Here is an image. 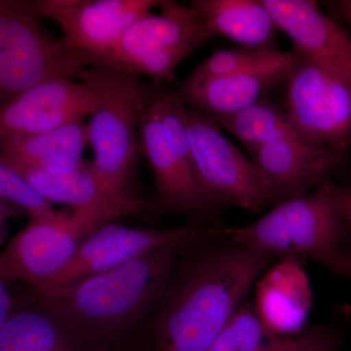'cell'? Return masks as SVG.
Wrapping results in <instances>:
<instances>
[{"label": "cell", "instance_id": "6da1fadb", "mask_svg": "<svg viewBox=\"0 0 351 351\" xmlns=\"http://www.w3.org/2000/svg\"><path fill=\"white\" fill-rule=\"evenodd\" d=\"M201 243L182 254L132 351H209L272 260L230 240Z\"/></svg>", "mask_w": 351, "mask_h": 351}, {"label": "cell", "instance_id": "7a4b0ae2", "mask_svg": "<svg viewBox=\"0 0 351 351\" xmlns=\"http://www.w3.org/2000/svg\"><path fill=\"white\" fill-rule=\"evenodd\" d=\"M188 248L147 252L103 274L34 293L36 301L80 350H130Z\"/></svg>", "mask_w": 351, "mask_h": 351}, {"label": "cell", "instance_id": "3957f363", "mask_svg": "<svg viewBox=\"0 0 351 351\" xmlns=\"http://www.w3.org/2000/svg\"><path fill=\"white\" fill-rule=\"evenodd\" d=\"M336 182L276 205L249 225L209 230L274 258L306 257L351 283V237L339 214Z\"/></svg>", "mask_w": 351, "mask_h": 351}, {"label": "cell", "instance_id": "277c9868", "mask_svg": "<svg viewBox=\"0 0 351 351\" xmlns=\"http://www.w3.org/2000/svg\"><path fill=\"white\" fill-rule=\"evenodd\" d=\"M80 80L93 88L99 100L87 123L95 172L108 193H126L124 186L141 147V115L156 92L138 76L108 66L87 68Z\"/></svg>", "mask_w": 351, "mask_h": 351}, {"label": "cell", "instance_id": "5b68a950", "mask_svg": "<svg viewBox=\"0 0 351 351\" xmlns=\"http://www.w3.org/2000/svg\"><path fill=\"white\" fill-rule=\"evenodd\" d=\"M149 207L145 200L128 195L105 206L69 208L50 218L31 219L0 251V278L23 281L36 290L63 269L97 228Z\"/></svg>", "mask_w": 351, "mask_h": 351}, {"label": "cell", "instance_id": "8992f818", "mask_svg": "<svg viewBox=\"0 0 351 351\" xmlns=\"http://www.w3.org/2000/svg\"><path fill=\"white\" fill-rule=\"evenodd\" d=\"M91 66L44 27L31 1L0 0V108L40 83L80 80Z\"/></svg>", "mask_w": 351, "mask_h": 351}, {"label": "cell", "instance_id": "52a82bcc", "mask_svg": "<svg viewBox=\"0 0 351 351\" xmlns=\"http://www.w3.org/2000/svg\"><path fill=\"white\" fill-rule=\"evenodd\" d=\"M186 106L173 92L154 93L141 115L140 145L154 172L157 196L164 207L197 213L210 206L193 168L184 122Z\"/></svg>", "mask_w": 351, "mask_h": 351}, {"label": "cell", "instance_id": "ba28073f", "mask_svg": "<svg viewBox=\"0 0 351 351\" xmlns=\"http://www.w3.org/2000/svg\"><path fill=\"white\" fill-rule=\"evenodd\" d=\"M184 122L196 180L210 205L256 213L274 205L271 184L263 171L223 135L213 119L186 108Z\"/></svg>", "mask_w": 351, "mask_h": 351}, {"label": "cell", "instance_id": "9c48e42d", "mask_svg": "<svg viewBox=\"0 0 351 351\" xmlns=\"http://www.w3.org/2000/svg\"><path fill=\"white\" fill-rule=\"evenodd\" d=\"M285 84V112L295 133L343 152L351 144V85L302 57Z\"/></svg>", "mask_w": 351, "mask_h": 351}, {"label": "cell", "instance_id": "30bf717a", "mask_svg": "<svg viewBox=\"0 0 351 351\" xmlns=\"http://www.w3.org/2000/svg\"><path fill=\"white\" fill-rule=\"evenodd\" d=\"M206 234L208 232L197 226L130 228L110 221L88 235L73 258L34 293L63 287L103 274L156 249L193 246L204 240Z\"/></svg>", "mask_w": 351, "mask_h": 351}, {"label": "cell", "instance_id": "8fae6325", "mask_svg": "<svg viewBox=\"0 0 351 351\" xmlns=\"http://www.w3.org/2000/svg\"><path fill=\"white\" fill-rule=\"evenodd\" d=\"M40 18L56 23L66 43L97 66L134 23L152 14L158 0H34Z\"/></svg>", "mask_w": 351, "mask_h": 351}, {"label": "cell", "instance_id": "7c38bea8", "mask_svg": "<svg viewBox=\"0 0 351 351\" xmlns=\"http://www.w3.org/2000/svg\"><path fill=\"white\" fill-rule=\"evenodd\" d=\"M301 56L292 51L276 49L267 59L243 71L210 80L186 76L176 86L175 96L186 108L218 120L265 99V95L287 82Z\"/></svg>", "mask_w": 351, "mask_h": 351}, {"label": "cell", "instance_id": "4fadbf2b", "mask_svg": "<svg viewBox=\"0 0 351 351\" xmlns=\"http://www.w3.org/2000/svg\"><path fill=\"white\" fill-rule=\"evenodd\" d=\"M98 101L93 88L84 82L40 83L0 108V140L39 135L82 121Z\"/></svg>", "mask_w": 351, "mask_h": 351}, {"label": "cell", "instance_id": "5bb4252c", "mask_svg": "<svg viewBox=\"0 0 351 351\" xmlns=\"http://www.w3.org/2000/svg\"><path fill=\"white\" fill-rule=\"evenodd\" d=\"M298 54L351 85V34L308 0H262Z\"/></svg>", "mask_w": 351, "mask_h": 351}, {"label": "cell", "instance_id": "9a60e30c", "mask_svg": "<svg viewBox=\"0 0 351 351\" xmlns=\"http://www.w3.org/2000/svg\"><path fill=\"white\" fill-rule=\"evenodd\" d=\"M271 184L274 206L300 197L331 181L343 154L306 142L295 132L265 143L250 152Z\"/></svg>", "mask_w": 351, "mask_h": 351}, {"label": "cell", "instance_id": "2e32d148", "mask_svg": "<svg viewBox=\"0 0 351 351\" xmlns=\"http://www.w3.org/2000/svg\"><path fill=\"white\" fill-rule=\"evenodd\" d=\"M159 8L160 14H149L134 23L112 53L97 66L120 69L134 58L156 51L193 53L214 38L191 5L160 0Z\"/></svg>", "mask_w": 351, "mask_h": 351}, {"label": "cell", "instance_id": "e0dca14e", "mask_svg": "<svg viewBox=\"0 0 351 351\" xmlns=\"http://www.w3.org/2000/svg\"><path fill=\"white\" fill-rule=\"evenodd\" d=\"M87 145V123L82 120L39 135L0 140V159L50 174H68L84 160Z\"/></svg>", "mask_w": 351, "mask_h": 351}, {"label": "cell", "instance_id": "ac0fdd59", "mask_svg": "<svg viewBox=\"0 0 351 351\" xmlns=\"http://www.w3.org/2000/svg\"><path fill=\"white\" fill-rule=\"evenodd\" d=\"M189 5L214 36L242 47L276 48L279 29L262 0H191Z\"/></svg>", "mask_w": 351, "mask_h": 351}, {"label": "cell", "instance_id": "d6986e66", "mask_svg": "<svg viewBox=\"0 0 351 351\" xmlns=\"http://www.w3.org/2000/svg\"><path fill=\"white\" fill-rule=\"evenodd\" d=\"M279 265L263 281L257 299V313L269 331L279 337L300 331L311 304V292L304 270L300 267L288 285L294 261Z\"/></svg>", "mask_w": 351, "mask_h": 351}, {"label": "cell", "instance_id": "ffe728a7", "mask_svg": "<svg viewBox=\"0 0 351 351\" xmlns=\"http://www.w3.org/2000/svg\"><path fill=\"white\" fill-rule=\"evenodd\" d=\"M3 162L51 204L60 203L71 209H82L112 204L129 195L127 193L120 195L108 193L95 172L92 161L83 160L77 169L63 175L50 174L7 161Z\"/></svg>", "mask_w": 351, "mask_h": 351}, {"label": "cell", "instance_id": "44dd1931", "mask_svg": "<svg viewBox=\"0 0 351 351\" xmlns=\"http://www.w3.org/2000/svg\"><path fill=\"white\" fill-rule=\"evenodd\" d=\"M0 351H82L38 302L13 309L1 331Z\"/></svg>", "mask_w": 351, "mask_h": 351}, {"label": "cell", "instance_id": "7402d4cb", "mask_svg": "<svg viewBox=\"0 0 351 351\" xmlns=\"http://www.w3.org/2000/svg\"><path fill=\"white\" fill-rule=\"evenodd\" d=\"M214 121L239 138L249 152L265 143L295 132L289 122L285 108L267 99Z\"/></svg>", "mask_w": 351, "mask_h": 351}, {"label": "cell", "instance_id": "603a6c76", "mask_svg": "<svg viewBox=\"0 0 351 351\" xmlns=\"http://www.w3.org/2000/svg\"><path fill=\"white\" fill-rule=\"evenodd\" d=\"M274 332L257 311L242 304L215 339L209 351H271Z\"/></svg>", "mask_w": 351, "mask_h": 351}, {"label": "cell", "instance_id": "cb8c5ba5", "mask_svg": "<svg viewBox=\"0 0 351 351\" xmlns=\"http://www.w3.org/2000/svg\"><path fill=\"white\" fill-rule=\"evenodd\" d=\"M276 49L239 46L232 49L218 50L202 62L188 77L193 80H210L237 75L261 63Z\"/></svg>", "mask_w": 351, "mask_h": 351}, {"label": "cell", "instance_id": "d4e9b609", "mask_svg": "<svg viewBox=\"0 0 351 351\" xmlns=\"http://www.w3.org/2000/svg\"><path fill=\"white\" fill-rule=\"evenodd\" d=\"M0 197L29 215L31 219L50 218L56 213L27 182L0 159Z\"/></svg>", "mask_w": 351, "mask_h": 351}, {"label": "cell", "instance_id": "484cf974", "mask_svg": "<svg viewBox=\"0 0 351 351\" xmlns=\"http://www.w3.org/2000/svg\"><path fill=\"white\" fill-rule=\"evenodd\" d=\"M343 338L338 328L318 325L290 338L274 336L271 351H339Z\"/></svg>", "mask_w": 351, "mask_h": 351}, {"label": "cell", "instance_id": "4316f807", "mask_svg": "<svg viewBox=\"0 0 351 351\" xmlns=\"http://www.w3.org/2000/svg\"><path fill=\"white\" fill-rule=\"evenodd\" d=\"M335 196L338 204L339 214L351 237V188L336 184Z\"/></svg>", "mask_w": 351, "mask_h": 351}, {"label": "cell", "instance_id": "83f0119b", "mask_svg": "<svg viewBox=\"0 0 351 351\" xmlns=\"http://www.w3.org/2000/svg\"><path fill=\"white\" fill-rule=\"evenodd\" d=\"M14 309L12 298L6 286V281L0 278V331L8 320Z\"/></svg>", "mask_w": 351, "mask_h": 351}, {"label": "cell", "instance_id": "f1b7e54d", "mask_svg": "<svg viewBox=\"0 0 351 351\" xmlns=\"http://www.w3.org/2000/svg\"><path fill=\"white\" fill-rule=\"evenodd\" d=\"M22 213V210L12 203L8 202V201L2 199L0 197V214L3 215L5 218H16Z\"/></svg>", "mask_w": 351, "mask_h": 351}, {"label": "cell", "instance_id": "f546056e", "mask_svg": "<svg viewBox=\"0 0 351 351\" xmlns=\"http://www.w3.org/2000/svg\"><path fill=\"white\" fill-rule=\"evenodd\" d=\"M332 5L337 9L341 18L351 25V0L334 2Z\"/></svg>", "mask_w": 351, "mask_h": 351}, {"label": "cell", "instance_id": "4dcf8cb0", "mask_svg": "<svg viewBox=\"0 0 351 351\" xmlns=\"http://www.w3.org/2000/svg\"><path fill=\"white\" fill-rule=\"evenodd\" d=\"M6 219L3 215L0 214V245L3 243L7 235Z\"/></svg>", "mask_w": 351, "mask_h": 351}, {"label": "cell", "instance_id": "1f68e13d", "mask_svg": "<svg viewBox=\"0 0 351 351\" xmlns=\"http://www.w3.org/2000/svg\"><path fill=\"white\" fill-rule=\"evenodd\" d=\"M124 351H132V350H124Z\"/></svg>", "mask_w": 351, "mask_h": 351}]
</instances>
